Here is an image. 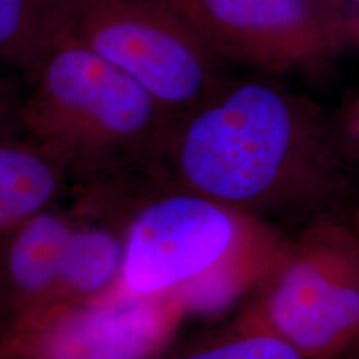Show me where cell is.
Wrapping results in <instances>:
<instances>
[{
	"mask_svg": "<svg viewBox=\"0 0 359 359\" xmlns=\"http://www.w3.org/2000/svg\"><path fill=\"white\" fill-rule=\"evenodd\" d=\"M356 25H358V30H359V17L356 19Z\"/></svg>",
	"mask_w": 359,
	"mask_h": 359,
	"instance_id": "obj_17",
	"label": "cell"
},
{
	"mask_svg": "<svg viewBox=\"0 0 359 359\" xmlns=\"http://www.w3.org/2000/svg\"><path fill=\"white\" fill-rule=\"evenodd\" d=\"M290 240L273 222L198 193L161 198L135 219L123 280L140 298H173L213 314L251 294L271 275Z\"/></svg>",
	"mask_w": 359,
	"mask_h": 359,
	"instance_id": "obj_2",
	"label": "cell"
},
{
	"mask_svg": "<svg viewBox=\"0 0 359 359\" xmlns=\"http://www.w3.org/2000/svg\"><path fill=\"white\" fill-rule=\"evenodd\" d=\"M72 233L57 218L42 215L20 233L11 251V273L20 288L39 291L62 278Z\"/></svg>",
	"mask_w": 359,
	"mask_h": 359,
	"instance_id": "obj_8",
	"label": "cell"
},
{
	"mask_svg": "<svg viewBox=\"0 0 359 359\" xmlns=\"http://www.w3.org/2000/svg\"><path fill=\"white\" fill-rule=\"evenodd\" d=\"M57 35L125 72L175 116L198 109L226 83L222 58L175 0H58Z\"/></svg>",
	"mask_w": 359,
	"mask_h": 359,
	"instance_id": "obj_4",
	"label": "cell"
},
{
	"mask_svg": "<svg viewBox=\"0 0 359 359\" xmlns=\"http://www.w3.org/2000/svg\"><path fill=\"white\" fill-rule=\"evenodd\" d=\"M336 138L351 165H359V92L331 114Z\"/></svg>",
	"mask_w": 359,
	"mask_h": 359,
	"instance_id": "obj_13",
	"label": "cell"
},
{
	"mask_svg": "<svg viewBox=\"0 0 359 359\" xmlns=\"http://www.w3.org/2000/svg\"><path fill=\"white\" fill-rule=\"evenodd\" d=\"M170 138L191 191L268 222L341 212L351 193L331 114L276 82L224 83Z\"/></svg>",
	"mask_w": 359,
	"mask_h": 359,
	"instance_id": "obj_1",
	"label": "cell"
},
{
	"mask_svg": "<svg viewBox=\"0 0 359 359\" xmlns=\"http://www.w3.org/2000/svg\"><path fill=\"white\" fill-rule=\"evenodd\" d=\"M122 248L105 231L72 233L62 268V280L80 291H97L109 285L122 264Z\"/></svg>",
	"mask_w": 359,
	"mask_h": 359,
	"instance_id": "obj_11",
	"label": "cell"
},
{
	"mask_svg": "<svg viewBox=\"0 0 359 359\" xmlns=\"http://www.w3.org/2000/svg\"><path fill=\"white\" fill-rule=\"evenodd\" d=\"M183 359H303L290 344L262 331L235 327L230 338Z\"/></svg>",
	"mask_w": 359,
	"mask_h": 359,
	"instance_id": "obj_12",
	"label": "cell"
},
{
	"mask_svg": "<svg viewBox=\"0 0 359 359\" xmlns=\"http://www.w3.org/2000/svg\"><path fill=\"white\" fill-rule=\"evenodd\" d=\"M58 0H0V58L32 65L57 35Z\"/></svg>",
	"mask_w": 359,
	"mask_h": 359,
	"instance_id": "obj_10",
	"label": "cell"
},
{
	"mask_svg": "<svg viewBox=\"0 0 359 359\" xmlns=\"http://www.w3.org/2000/svg\"><path fill=\"white\" fill-rule=\"evenodd\" d=\"M238 330L262 331L303 359H343L359 348V235L341 212L323 213L290 240L251 293Z\"/></svg>",
	"mask_w": 359,
	"mask_h": 359,
	"instance_id": "obj_3",
	"label": "cell"
},
{
	"mask_svg": "<svg viewBox=\"0 0 359 359\" xmlns=\"http://www.w3.org/2000/svg\"><path fill=\"white\" fill-rule=\"evenodd\" d=\"M349 218H351L354 230H356V233L359 235V203L356 205V208H354V213Z\"/></svg>",
	"mask_w": 359,
	"mask_h": 359,
	"instance_id": "obj_14",
	"label": "cell"
},
{
	"mask_svg": "<svg viewBox=\"0 0 359 359\" xmlns=\"http://www.w3.org/2000/svg\"><path fill=\"white\" fill-rule=\"evenodd\" d=\"M327 2L333 4V6H338V7H341V8H346V11H349L348 6H346V0H327ZM349 12H351V11H349ZM351 13H353V12H351Z\"/></svg>",
	"mask_w": 359,
	"mask_h": 359,
	"instance_id": "obj_15",
	"label": "cell"
},
{
	"mask_svg": "<svg viewBox=\"0 0 359 359\" xmlns=\"http://www.w3.org/2000/svg\"><path fill=\"white\" fill-rule=\"evenodd\" d=\"M183 309L173 298H140L70 314L43 341L42 359H151Z\"/></svg>",
	"mask_w": 359,
	"mask_h": 359,
	"instance_id": "obj_7",
	"label": "cell"
},
{
	"mask_svg": "<svg viewBox=\"0 0 359 359\" xmlns=\"http://www.w3.org/2000/svg\"><path fill=\"white\" fill-rule=\"evenodd\" d=\"M222 58L264 72L309 70L359 43L353 13L327 0H175Z\"/></svg>",
	"mask_w": 359,
	"mask_h": 359,
	"instance_id": "obj_6",
	"label": "cell"
},
{
	"mask_svg": "<svg viewBox=\"0 0 359 359\" xmlns=\"http://www.w3.org/2000/svg\"><path fill=\"white\" fill-rule=\"evenodd\" d=\"M32 67L27 116L39 132L72 142L143 145L168 140L173 114L142 85L75 40L57 35Z\"/></svg>",
	"mask_w": 359,
	"mask_h": 359,
	"instance_id": "obj_5",
	"label": "cell"
},
{
	"mask_svg": "<svg viewBox=\"0 0 359 359\" xmlns=\"http://www.w3.org/2000/svg\"><path fill=\"white\" fill-rule=\"evenodd\" d=\"M343 359H359V348L356 349V351H353L351 354H348V356L343 358Z\"/></svg>",
	"mask_w": 359,
	"mask_h": 359,
	"instance_id": "obj_16",
	"label": "cell"
},
{
	"mask_svg": "<svg viewBox=\"0 0 359 359\" xmlns=\"http://www.w3.org/2000/svg\"><path fill=\"white\" fill-rule=\"evenodd\" d=\"M55 190L52 170L37 155L0 147V223L37 212Z\"/></svg>",
	"mask_w": 359,
	"mask_h": 359,
	"instance_id": "obj_9",
	"label": "cell"
}]
</instances>
